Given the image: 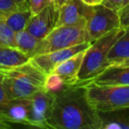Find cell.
Instances as JSON below:
<instances>
[{
  "label": "cell",
  "instance_id": "cell-1",
  "mask_svg": "<svg viewBox=\"0 0 129 129\" xmlns=\"http://www.w3.org/2000/svg\"><path fill=\"white\" fill-rule=\"evenodd\" d=\"M84 83L66 85L54 93L48 124L53 129H102L98 111L90 103Z\"/></svg>",
  "mask_w": 129,
  "mask_h": 129
},
{
  "label": "cell",
  "instance_id": "cell-2",
  "mask_svg": "<svg viewBox=\"0 0 129 129\" xmlns=\"http://www.w3.org/2000/svg\"><path fill=\"white\" fill-rule=\"evenodd\" d=\"M124 33L125 28L118 27L92 43L83 57L78 74V83L88 84L91 82L98 74L107 68L108 53Z\"/></svg>",
  "mask_w": 129,
  "mask_h": 129
},
{
  "label": "cell",
  "instance_id": "cell-3",
  "mask_svg": "<svg viewBox=\"0 0 129 129\" xmlns=\"http://www.w3.org/2000/svg\"><path fill=\"white\" fill-rule=\"evenodd\" d=\"M87 95L97 111H108L129 107V86L86 85Z\"/></svg>",
  "mask_w": 129,
  "mask_h": 129
},
{
  "label": "cell",
  "instance_id": "cell-4",
  "mask_svg": "<svg viewBox=\"0 0 129 129\" xmlns=\"http://www.w3.org/2000/svg\"><path fill=\"white\" fill-rule=\"evenodd\" d=\"M86 23L87 21H84L76 25L55 27L46 37L42 39L35 56L68 48L87 42L85 29Z\"/></svg>",
  "mask_w": 129,
  "mask_h": 129
},
{
  "label": "cell",
  "instance_id": "cell-5",
  "mask_svg": "<svg viewBox=\"0 0 129 129\" xmlns=\"http://www.w3.org/2000/svg\"><path fill=\"white\" fill-rule=\"evenodd\" d=\"M120 27L118 12L104 6V5L94 6V11L86 23L87 42L93 43L107 33Z\"/></svg>",
  "mask_w": 129,
  "mask_h": 129
},
{
  "label": "cell",
  "instance_id": "cell-6",
  "mask_svg": "<svg viewBox=\"0 0 129 129\" xmlns=\"http://www.w3.org/2000/svg\"><path fill=\"white\" fill-rule=\"evenodd\" d=\"M91 44L92 43L85 42V43L74 45L68 48L54 50V51L41 54V55H36L31 57L30 61L37 67H39L43 72H44L46 74H49L54 70V68L57 66H58L59 64L66 61L67 59L70 58L75 54L88 50Z\"/></svg>",
  "mask_w": 129,
  "mask_h": 129
},
{
  "label": "cell",
  "instance_id": "cell-7",
  "mask_svg": "<svg viewBox=\"0 0 129 129\" xmlns=\"http://www.w3.org/2000/svg\"><path fill=\"white\" fill-rule=\"evenodd\" d=\"M54 93L44 88L37 90L31 100L30 125L40 128L50 129L48 124L53 104Z\"/></svg>",
  "mask_w": 129,
  "mask_h": 129
},
{
  "label": "cell",
  "instance_id": "cell-8",
  "mask_svg": "<svg viewBox=\"0 0 129 129\" xmlns=\"http://www.w3.org/2000/svg\"><path fill=\"white\" fill-rule=\"evenodd\" d=\"M59 8L55 3H50L40 13L31 17L26 30L39 39L45 38L57 25Z\"/></svg>",
  "mask_w": 129,
  "mask_h": 129
},
{
  "label": "cell",
  "instance_id": "cell-9",
  "mask_svg": "<svg viewBox=\"0 0 129 129\" xmlns=\"http://www.w3.org/2000/svg\"><path fill=\"white\" fill-rule=\"evenodd\" d=\"M94 11V6L85 5L81 0H68L59 7L57 27L76 25L87 21Z\"/></svg>",
  "mask_w": 129,
  "mask_h": 129
},
{
  "label": "cell",
  "instance_id": "cell-10",
  "mask_svg": "<svg viewBox=\"0 0 129 129\" xmlns=\"http://www.w3.org/2000/svg\"><path fill=\"white\" fill-rule=\"evenodd\" d=\"M30 98L8 99L0 107V119L30 125Z\"/></svg>",
  "mask_w": 129,
  "mask_h": 129
},
{
  "label": "cell",
  "instance_id": "cell-11",
  "mask_svg": "<svg viewBox=\"0 0 129 129\" xmlns=\"http://www.w3.org/2000/svg\"><path fill=\"white\" fill-rule=\"evenodd\" d=\"M2 85L8 99L30 98L37 90L41 89L30 81L9 75L4 76Z\"/></svg>",
  "mask_w": 129,
  "mask_h": 129
},
{
  "label": "cell",
  "instance_id": "cell-12",
  "mask_svg": "<svg viewBox=\"0 0 129 129\" xmlns=\"http://www.w3.org/2000/svg\"><path fill=\"white\" fill-rule=\"evenodd\" d=\"M91 82L99 86H129V67L109 66Z\"/></svg>",
  "mask_w": 129,
  "mask_h": 129
},
{
  "label": "cell",
  "instance_id": "cell-13",
  "mask_svg": "<svg viewBox=\"0 0 129 129\" xmlns=\"http://www.w3.org/2000/svg\"><path fill=\"white\" fill-rule=\"evenodd\" d=\"M86 50L79 52L67 59L57 66L52 71L62 78L66 85H74L78 83V74L81 69Z\"/></svg>",
  "mask_w": 129,
  "mask_h": 129
},
{
  "label": "cell",
  "instance_id": "cell-14",
  "mask_svg": "<svg viewBox=\"0 0 129 129\" xmlns=\"http://www.w3.org/2000/svg\"><path fill=\"white\" fill-rule=\"evenodd\" d=\"M30 57L18 48L0 46V73H5L28 62Z\"/></svg>",
  "mask_w": 129,
  "mask_h": 129
},
{
  "label": "cell",
  "instance_id": "cell-15",
  "mask_svg": "<svg viewBox=\"0 0 129 129\" xmlns=\"http://www.w3.org/2000/svg\"><path fill=\"white\" fill-rule=\"evenodd\" d=\"M98 113L102 129H129V107Z\"/></svg>",
  "mask_w": 129,
  "mask_h": 129
},
{
  "label": "cell",
  "instance_id": "cell-16",
  "mask_svg": "<svg viewBox=\"0 0 129 129\" xmlns=\"http://www.w3.org/2000/svg\"><path fill=\"white\" fill-rule=\"evenodd\" d=\"M129 58V27L125 28V33L120 36L110 50L107 56L108 67L117 64Z\"/></svg>",
  "mask_w": 129,
  "mask_h": 129
},
{
  "label": "cell",
  "instance_id": "cell-17",
  "mask_svg": "<svg viewBox=\"0 0 129 129\" xmlns=\"http://www.w3.org/2000/svg\"><path fill=\"white\" fill-rule=\"evenodd\" d=\"M15 40H16V47L23 53L27 54L31 57H33L36 53V49L38 48L42 39L36 37L27 32V30H21L17 32L15 35Z\"/></svg>",
  "mask_w": 129,
  "mask_h": 129
},
{
  "label": "cell",
  "instance_id": "cell-18",
  "mask_svg": "<svg viewBox=\"0 0 129 129\" xmlns=\"http://www.w3.org/2000/svg\"><path fill=\"white\" fill-rule=\"evenodd\" d=\"M31 17H32V13H31L30 8H27V9L13 12L10 14L0 17V18L4 19L8 26L15 33H17L21 30H25Z\"/></svg>",
  "mask_w": 129,
  "mask_h": 129
},
{
  "label": "cell",
  "instance_id": "cell-19",
  "mask_svg": "<svg viewBox=\"0 0 129 129\" xmlns=\"http://www.w3.org/2000/svg\"><path fill=\"white\" fill-rule=\"evenodd\" d=\"M29 8L27 0H0V17Z\"/></svg>",
  "mask_w": 129,
  "mask_h": 129
},
{
  "label": "cell",
  "instance_id": "cell-20",
  "mask_svg": "<svg viewBox=\"0 0 129 129\" xmlns=\"http://www.w3.org/2000/svg\"><path fill=\"white\" fill-rule=\"evenodd\" d=\"M16 33L8 26L3 18H0V43L3 46L16 47Z\"/></svg>",
  "mask_w": 129,
  "mask_h": 129
},
{
  "label": "cell",
  "instance_id": "cell-21",
  "mask_svg": "<svg viewBox=\"0 0 129 129\" xmlns=\"http://www.w3.org/2000/svg\"><path fill=\"white\" fill-rule=\"evenodd\" d=\"M64 86H66V84H64L62 78L58 74L51 72L50 74H47L43 88L51 92H57L62 89Z\"/></svg>",
  "mask_w": 129,
  "mask_h": 129
},
{
  "label": "cell",
  "instance_id": "cell-22",
  "mask_svg": "<svg viewBox=\"0 0 129 129\" xmlns=\"http://www.w3.org/2000/svg\"><path fill=\"white\" fill-rule=\"evenodd\" d=\"M50 0H28L29 8H30L32 16L37 14L45 6L50 4Z\"/></svg>",
  "mask_w": 129,
  "mask_h": 129
},
{
  "label": "cell",
  "instance_id": "cell-23",
  "mask_svg": "<svg viewBox=\"0 0 129 129\" xmlns=\"http://www.w3.org/2000/svg\"><path fill=\"white\" fill-rule=\"evenodd\" d=\"M118 14L120 18V27L123 28L129 27V4L122 7L118 11Z\"/></svg>",
  "mask_w": 129,
  "mask_h": 129
},
{
  "label": "cell",
  "instance_id": "cell-24",
  "mask_svg": "<svg viewBox=\"0 0 129 129\" xmlns=\"http://www.w3.org/2000/svg\"><path fill=\"white\" fill-rule=\"evenodd\" d=\"M123 1L124 0H104V2L102 3V5L114 10V11L118 12L121 9Z\"/></svg>",
  "mask_w": 129,
  "mask_h": 129
},
{
  "label": "cell",
  "instance_id": "cell-25",
  "mask_svg": "<svg viewBox=\"0 0 129 129\" xmlns=\"http://www.w3.org/2000/svg\"><path fill=\"white\" fill-rule=\"evenodd\" d=\"M4 76H5L4 74L0 73V107L8 100V97H7V95H6V92H5L4 87H3V85H2V81H3Z\"/></svg>",
  "mask_w": 129,
  "mask_h": 129
},
{
  "label": "cell",
  "instance_id": "cell-26",
  "mask_svg": "<svg viewBox=\"0 0 129 129\" xmlns=\"http://www.w3.org/2000/svg\"><path fill=\"white\" fill-rule=\"evenodd\" d=\"M85 5L89 6H95L102 5V3L104 2V0H81Z\"/></svg>",
  "mask_w": 129,
  "mask_h": 129
},
{
  "label": "cell",
  "instance_id": "cell-27",
  "mask_svg": "<svg viewBox=\"0 0 129 129\" xmlns=\"http://www.w3.org/2000/svg\"><path fill=\"white\" fill-rule=\"evenodd\" d=\"M11 125L8 124V122H6L4 120L0 119V129H8L11 128Z\"/></svg>",
  "mask_w": 129,
  "mask_h": 129
},
{
  "label": "cell",
  "instance_id": "cell-28",
  "mask_svg": "<svg viewBox=\"0 0 129 129\" xmlns=\"http://www.w3.org/2000/svg\"><path fill=\"white\" fill-rule=\"evenodd\" d=\"M117 64H119V66H122V67H129V58L125 59L124 61H122V62L118 63Z\"/></svg>",
  "mask_w": 129,
  "mask_h": 129
},
{
  "label": "cell",
  "instance_id": "cell-29",
  "mask_svg": "<svg viewBox=\"0 0 129 129\" xmlns=\"http://www.w3.org/2000/svg\"><path fill=\"white\" fill-rule=\"evenodd\" d=\"M67 1H68V0H56V1H55V4L57 5V7L59 8L61 6H62L63 4H64V3L67 2Z\"/></svg>",
  "mask_w": 129,
  "mask_h": 129
},
{
  "label": "cell",
  "instance_id": "cell-30",
  "mask_svg": "<svg viewBox=\"0 0 129 129\" xmlns=\"http://www.w3.org/2000/svg\"><path fill=\"white\" fill-rule=\"evenodd\" d=\"M128 4H129V0H124V1H123V4H122L121 8L124 7V6H127Z\"/></svg>",
  "mask_w": 129,
  "mask_h": 129
},
{
  "label": "cell",
  "instance_id": "cell-31",
  "mask_svg": "<svg viewBox=\"0 0 129 129\" xmlns=\"http://www.w3.org/2000/svg\"><path fill=\"white\" fill-rule=\"evenodd\" d=\"M55 1H56V0H50V2H51V3H55Z\"/></svg>",
  "mask_w": 129,
  "mask_h": 129
},
{
  "label": "cell",
  "instance_id": "cell-32",
  "mask_svg": "<svg viewBox=\"0 0 129 129\" xmlns=\"http://www.w3.org/2000/svg\"><path fill=\"white\" fill-rule=\"evenodd\" d=\"M0 46H1V43H0Z\"/></svg>",
  "mask_w": 129,
  "mask_h": 129
},
{
  "label": "cell",
  "instance_id": "cell-33",
  "mask_svg": "<svg viewBox=\"0 0 129 129\" xmlns=\"http://www.w3.org/2000/svg\"><path fill=\"white\" fill-rule=\"evenodd\" d=\"M27 2H28V0H27Z\"/></svg>",
  "mask_w": 129,
  "mask_h": 129
}]
</instances>
